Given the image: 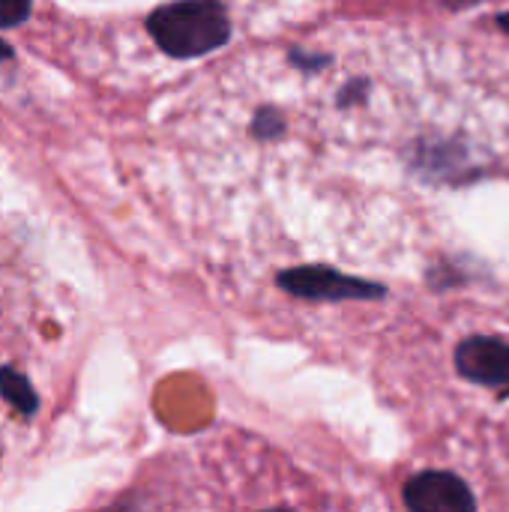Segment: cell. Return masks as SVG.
<instances>
[{"label":"cell","mask_w":509,"mask_h":512,"mask_svg":"<svg viewBox=\"0 0 509 512\" xmlns=\"http://www.w3.org/2000/svg\"><path fill=\"white\" fill-rule=\"evenodd\" d=\"M279 285L303 300H381L384 288L345 276L330 267H297L279 276Z\"/></svg>","instance_id":"obj_2"},{"label":"cell","mask_w":509,"mask_h":512,"mask_svg":"<svg viewBox=\"0 0 509 512\" xmlns=\"http://www.w3.org/2000/svg\"><path fill=\"white\" fill-rule=\"evenodd\" d=\"M408 512H477L474 492L450 471H423L405 483Z\"/></svg>","instance_id":"obj_3"},{"label":"cell","mask_w":509,"mask_h":512,"mask_svg":"<svg viewBox=\"0 0 509 512\" xmlns=\"http://www.w3.org/2000/svg\"><path fill=\"white\" fill-rule=\"evenodd\" d=\"M255 135H261V138H276V135H282V129H285V120H282V114L276 111V108H261L258 114H255Z\"/></svg>","instance_id":"obj_5"},{"label":"cell","mask_w":509,"mask_h":512,"mask_svg":"<svg viewBox=\"0 0 509 512\" xmlns=\"http://www.w3.org/2000/svg\"><path fill=\"white\" fill-rule=\"evenodd\" d=\"M456 369L462 378L509 396V345L492 336H471L456 348Z\"/></svg>","instance_id":"obj_4"},{"label":"cell","mask_w":509,"mask_h":512,"mask_svg":"<svg viewBox=\"0 0 509 512\" xmlns=\"http://www.w3.org/2000/svg\"><path fill=\"white\" fill-rule=\"evenodd\" d=\"M30 9L27 6H12V3H0V18H6V24H15L18 18H24Z\"/></svg>","instance_id":"obj_6"},{"label":"cell","mask_w":509,"mask_h":512,"mask_svg":"<svg viewBox=\"0 0 509 512\" xmlns=\"http://www.w3.org/2000/svg\"><path fill=\"white\" fill-rule=\"evenodd\" d=\"M498 24H501V30L509 36V12H504V15H498Z\"/></svg>","instance_id":"obj_7"},{"label":"cell","mask_w":509,"mask_h":512,"mask_svg":"<svg viewBox=\"0 0 509 512\" xmlns=\"http://www.w3.org/2000/svg\"><path fill=\"white\" fill-rule=\"evenodd\" d=\"M147 30L165 54L201 57L228 42L231 18L219 3H171L147 18Z\"/></svg>","instance_id":"obj_1"},{"label":"cell","mask_w":509,"mask_h":512,"mask_svg":"<svg viewBox=\"0 0 509 512\" xmlns=\"http://www.w3.org/2000/svg\"><path fill=\"white\" fill-rule=\"evenodd\" d=\"M270 512H285V510H270Z\"/></svg>","instance_id":"obj_8"}]
</instances>
